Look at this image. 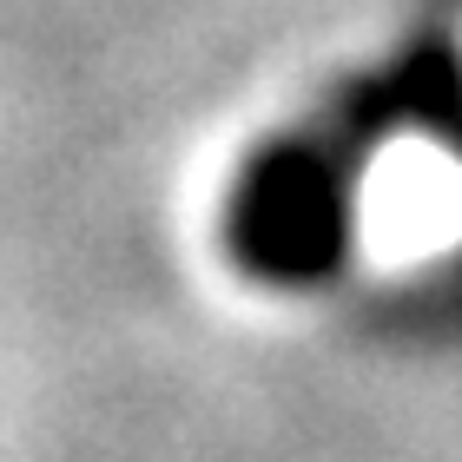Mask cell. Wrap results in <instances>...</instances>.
<instances>
[{
    "label": "cell",
    "mask_w": 462,
    "mask_h": 462,
    "mask_svg": "<svg viewBox=\"0 0 462 462\" xmlns=\"http://www.w3.org/2000/svg\"><path fill=\"white\" fill-rule=\"evenodd\" d=\"M462 99V47H416L383 73L330 93L310 119L284 125L245 159L225 205V245L264 284H318L344 264L364 165L410 113Z\"/></svg>",
    "instance_id": "obj_1"
}]
</instances>
